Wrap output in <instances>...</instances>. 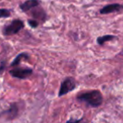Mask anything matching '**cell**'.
<instances>
[{"instance_id":"cell-13","label":"cell","mask_w":123,"mask_h":123,"mask_svg":"<svg viewBox=\"0 0 123 123\" xmlns=\"http://www.w3.org/2000/svg\"><path fill=\"white\" fill-rule=\"evenodd\" d=\"M4 68H5V66H4V62H3V63H2V65L0 66V73H1L3 70H4Z\"/></svg>"},{"instance_id":"cell-2","label":"cell","mask_w":123,"mask_h":123,"mask_svg":"<svg viewBox=\"0 0 123 123\" xmlns=\"http://www.w3.org/2000/svg\"><path fill=\"white\" fill-rule=\"evenodd\" d=\"M24 27V23L21 19H14L9 25H4L3 29V34L4 36H11V35H15L22 30Z\"/></svg>"},{"instance_id":"cell-6","label":"cell","mask_w":123,"mask_h":123,"mask_svg":"<svg viewBox=\"0 0 123 123\" xmlns=\"http://www.w3.org/2000/svg\"><path fill=\"white\" fill-rule=\"evenodd\" d=\"M39 4L40 0H27L25 3L21 4L19 5V8H20V9L23 12H27V11L37 7Z\"/></svg>"},{"instance_id":"cell-4","label":"cell","mask_w":123,"mask_h":123,"mask_svg":"<svg viewBox=\"0 0 123 123\" xmlns=\"http://www.w3.org/2000/svg\"><path fill=\"white\" fill-rule=\"evenodd\" d=\"M33 70L30 68H15L9 71V74L12 77L19 79H25L32 74Z\"/></svg>"},{"instance_id":"cell-10","label":"cell","mask_w":123,"mask_h":123,"mask_svg":"<svg viewBox=\"0 0 123 123\" xmlns=\"http://www.w3.org/2000/svg\"><path fill=\"white\" fill-rule=\"evenodd\" d=\"M10 16V11L7 9H0V18H9Z\"/></svg>"},{"instance_id":"cell-9","label":"cell","mask_w":123,"mask_h":123,"mask_svg":"<svg viewBox=\"0 0 123 123\" xmlns=\"http://www.w3.org/2000/svg\"><path fill=\"white\" fill-rule=\"evenodd\" d=\"M22 58H25V59H28L29 58V55L27 54L26 52H22L19 53L17 56L14 59V61L12 62L11 63V67H16L18 66L19 63H20V61L22 60Z\"/></svg>"},{"instance_id":"cell-3","label":"cell","mask_w":123,"mask_h":123,"mask_svg":"<svg viewBox=\"0 0 123 123\" xmlns=\"http://www.w3.org/2000/svg\"><path fill=\"white\" fill-rule=\"evenodd\" d=\"M76 87L75 81L73 78H67L64 79L61 84V87H60V90L58 93V96H63L64 94H68V93L73 91Z\"/></svg>"},{"instance_id":"cell-7","label":"cell","mask_w":123,"mask_h":123,"mask_svg":"<svg viewBox=\"0 0 123 123\" xmlns=\"http://www.w3.org/2000/svg\"><path fill=\"white\" fill-rule=\"evenodd\" d=\"M18 112H19V107H18L16 103H14V104H11L9 110H8L7 111H5L4 113L8 115L7 116H9V119H14V118H15L17 116Z\"/></svg>"},{"instance_id":"cell-1","label":"cell","mask_w":123,"mask_h":123,"mask_svg":"<svg viewBox=\"0 0 123 123\" xmlns=\"http://www.w3.org/2000/svg\"><path fill=\"white\" fill-rule=\"evenodd\" d=\"M77 99L80 101H84L91 107H99L103 102V96L100 91L91 90L79 94Z\"/></svg>"},{"instance_id":"cell-11","label":"cell","mask_w":123,"mask_h":123,"mask_svg":"<svg viewBox=\"0 0 123 123\" xmlns=\"http://www.w3.org/2000/svg\"><path fill=\"white\" fill-rule=\"evenodd\" d=\"M28 24L32 28H36L39 25V22H38L37 20H36V19H29V20H28Z\"/></svg>"},{"instance_id":"cell-8","label":"cell","mask_w":123,"mask_h":123,"mask_svg":"<svg viewBox=\"0 0 123 123\" xmlns=\"http://www.w3.org/2000/svg\"><path fill=\"white\" fill-rule=\"evenodd\" d=\"M114 39H116V36H113V35H105V36H99L97 38V43L100 46L104 45L105 42L107 41H111Z\"/></svg>"},{"instance_id":"cell-12","label":"cell","mask_w":123,"mask_h":123,"mask_svg":"<svg viewBox=\"0 0 123 123\" xmlns=\"http://www.w3.org/2000/svg\"><path fill=\"white\" fill-rule=\"evenodd\" d=\"M66 123H85V121H84V118H81V119H70Z\"/></svg>"},{"instance_id":"cell-5","label":"cell","mask_w":123,"mask_h":123,"mask_svg":"<svg viewBox=\"0 0 123 123\" xmlns=\"http://www.w3.org/2000/svg\"><path fill=\"white\" fill-rule=\"evenodd\" d=\"M123 9V5L120 4H111L105 5L99 10L101 14H108L111 13H118L121 12Z\"/></svg>"}]
</instances>
